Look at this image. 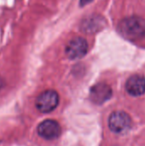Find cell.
<instances>
[{"instance_id": "3", "label": "cell", "mask_w": 145, "mask_h": 146, "mask_svg": "<svg viewBox=\"0 0 145 146\" xmlns=\"http://www.w3.org/2000/svg\"><path fill=\"white\" fill-rule=\"evenodd\" d=\"M59 104V95L54 90L43 92L36 99L35 105L41 113H50L53 111Z\"/></svg>"}, {"instance_id": "4", "label": "cell", "mask_w": 145, "mask_h": 146, "mask_svg": "<svg viewBox=\"0 0 145 146\" xmlns=\"http://www.w3.org/2000/svg\"><path fill=\"white\" fill-rule=\"evenodd\" d=\"M88 50L86 40L81 37L73 38L66 47V55L71 60H78L85 56Z\"/></svg>"}, {"instance_id": "7", "label": "cell", "mask_w": 145, "mask_h": 146, "mask_svg": "<svg viewBox=\"0 0 145 146\" xmlns=\"http://www.w3.org/2000/svg\"><path fill=\"white\" fill-rule=\"evenodd\" d=\"M126 92L133 96L139 97L145 94V77L142 75H133L130 77L126 84Z\"/></svg>"}, {"instance_id": "6", "label": "cell", "mask_w": 145, "mask_h": 146, "mask_svg": "<svg viewBox=\"0 0 145 146\" xmlns=\"http://www.w3.org/2000/svg\"><path fill=\"white\" fill-rule=\"evenodd\" d=\"M112 96L111 87L104 83H99L91 87L90 92V98L96 104H103L108 101Z\"/></svg>"}, {"instance_id": "9", "label": "cell", "mask_w": 145, "mask_h": 146, "mask_svg": "<svg viewBox=\"0 0 145 146\" xmlns=\"http://www.w3.org/2000/svg\"><path fill=\"white\" fill-rule=\"evenodd\" d=\"M92 0H80V5H85L90 2H91Z\"/></svg>"}, {"instance_id": "1", "label": "cell", "mask_w": 145, "mask_h": 146, "mask_svg": "<svg viewBox=\"0 0 145 146\" xmlns=\"http://www.w3.org/2000/svg\"><path fill=\"white\" fill-rule=\"evenodd\" d=\"M119 33L129 40H138L145 38V20L139 16H129L118 25Z\"/></svg>"}, {"instance_id": "2", "label": "cell", "mask_w": 145, "mask_h": 146, "mask_svg": "<svg viewBox=\"0 0 145 146\" xmlns=\"http://www.w3.org/2000/svg\"><path fill=\"white\" fill-rule=\"evenodd\" d=\"M131 124L130 115L124 111H115L109 118V129L117 134L126 133L131 128Z\"/></svg>"}, {"instance_id": "8", "label": "cell", "mask_w": 145, "mask_h": 146, "mask_svg": "<svg viewBox=\"0 0 145 146\" xmlns=\"http://www.w3.org/2000/svg\"><path fill=\"white\" fill-rule=\"evenodd\" d=\"M103 27V20L98 16H91L87 20L82 21V30L86 33H95L102 29Z\"/></svg>"}, {"instance_id": "5", "label": "cell", "mask_w": 145, "mask_h": 146, "mask_svg": "<svg viewBox=\"0 0 145 146\" xmlns=\"http://www.w3.org/2000/svg\"><path fill=\"white\" fill-rule=\"evenodd\" d=\"M62 128L59 123L54 120H45L38 127V133L47 140H52L61 135Z\"/></svg>"}]
</instances>
